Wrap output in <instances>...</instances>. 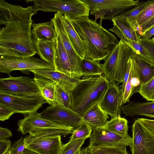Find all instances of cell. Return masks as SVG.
Wrapping results in <instances>:
<instances>
[{
	"instance_id": "obj_19",
	"label": "cell",
	"mask_w": 154,
	"mask_h": 154,
	"mask_svg": "<svg viewBox=\"0 0 154 154\" xmlns=\"http://www.w3.org/2000/svg\"><path fill=\"white\" fill-rule=\"evenodd\" d=\"M141 85L138 67L134 59L131 57V69L125 85L122 106L129 101L130 98L132 95L138 92Z\"/></svg>"
},
{
	"instance_id": "obj_46",
	"label": "cell",
	"mask_w": 154,
	"mask_h": 154,
	"mask_svg": "<svg viewBox=\"0 0 154 154\" xmlns=\"http://www.w3.org/2000/svg\"><path fill=\"white\" fill-rule=\"evenodd\" d=\"M92 149L88 146L86 148L81 149L80 154H92Z\"/></svg>"
},
{
	"instance_id": "obj_24",
	"label": "cell",
	"mask_w": 154,
	"mask_h": 154,
	"mask_svg": "<svg viewBox=\"0 0 154 154\" xmlns=\"http://www.w3.org/2000/svg\"><path fill=\"white\" fill-rule=\"evenodd\" d=\"M32 33L35 41L43 40L55 41L57 33L53 22L51 20L32 25Z\"/></svg>"
},
{
	"instance_id": "obj_38",
	"label": "cell",
	"mask_w": 154,
	"mask_h": 154,
	"mask_svg": "<svg viewBox=\"0 0 154 154\" xmlns=\"http://www.w3.org/2000/svg\"><path fill=\"white\" fill-rule=\"evenodd\" d=\"M26 148L24 139L21 137L11 145L9 150L11 154H22Z\"/></svg>"
},
{
	"instance_id": "obj_50",
	"label": "cell",
	"mask_w": 154,
	"mask_h": 154,
	"mask_svg": "<svg viewBox=\"0 0 154 154\" xmlns=\"http://www.w3.org/2000/svg\"><path fill=\"white\" fill-rule=\"evenodd\" d=\"M152 39L154 42V37H153Z\"/></svg>"
},
{
	"instance_id": "obj_23",
	"label": "cell",
	"mask_w": 154,
	"mask_h": 154,
	"mask_svg": "<svg viewBox=\"0 0 154 154\" xmlns=\"http://www.w3.org/2000/svg\"><path fill=\"white\" fill-rule=\"evenodd\" d=\"M33 78L38 87L46 103L50 105L56 104L55 90L56 83L47 78L34 74Z\"/></svg>"
},
{
	"instance_id": "obj_48",
	"label": "cell",
	"mask_w": 154,
	"mask_h": 154,
	"mask_svg": "<svg viewBox=\"0 0 154 154\" xmlns=\"http://www.w3.org/2000/svg\"><path fill=\"white\" fill-rule=\"evenodd\" d=\"M81 151V148L79 149L75 152V154H80Z\"/></svg>"
},
{
	"instance_id": "obj_22",
	"label": "cell",
	"mask_w": 154,
	"mask_h": 154,
	"mask_svg": "<svg viewBox=\"0 0 154 154\" xmlns=\"http://www.w3.org/2000/svg\"><path fill=\"white\" fill-rule=\"evenodd\" d=\"M63 24L69 39L75 52L82 59L85 57L86 49L71 21L67 16L61 14Z\"/></svg>"
},
{
	"instance_id": "obj_43",
	"label": "cell",
	"mask_w": 154,
	"mask_h": 154,
	"mask_svg": "<svg viewBox=\"0 0 154 154\" xmlns=\"http://www.w3.org/2000/svg\"><path fill=\"white\" fill-rule=\"evenodd\" d=\"M11 142L9 139L0 140V154H4L9 150Z\"/></svg>"
},
{
	"instance_id": "obj_7",
	"label": "cell",
	"mask_w": 154,
	"mask_h": 154,
	"mask_svg": "<svg viewBox=\"0 0 154 154\" xmlns=\"http://www.w3.org/2000/svg\"><path fill=\"white\" fill-rule=\"evenodd\" d=\"M90 8V14L95 16V20L100 18L112 20L126 9L140 3L139 0H82Z\"/></svg>"
},
{
	"instance_id": "obj_42",
	"label": "cell",
	"mask_w": 154,
	"mask_h": 154,
	"mask_svg": "<svg viewBox=\"0 0 154 154\" xmlns=\"http://www.w3.org/2000/svg\"><path fill=\"white\" fill-rule=\"evenodd\" d=\"M137 120L145 128L154 134V120L138 118Z\"/></svg>"
},
{
	"instance_id": "obj_33",
	"label": "cell",
	"mask_w": 154,
	"mask_h": 154,
	"mask_svg": "<svg viewBox=\"0 0 154 154\" xmlns=\"http://www.w3.org/2000/svg\"><path fill=\"white\" fill-rule=\"evenodd\" d=\"M71 93L66 91L56 83L55 100L56 104L71 109Z\"/></svg>"
},
{
	"instance_id": "obj_34",
	"label": "cell",
	"mask_w": 154,
	"mask_h": 154,
	"mask_svg": "<svg viewBox=\"0 0 154 154\" xmlns=\"http://www.w3.org/2000/svg\"><path fill=\"white\" fill-rule=\"evenodd\" d=\"M92 130L87 124L83 123L74 130L70 137L69 141H72L78 139L90 138Z\"/></svg>"
},
{
	"instance_id": "obj_15",
	"label": "cell",
	"mask_w": 154,
	"mask_h": 154,
	"mask_svg": "<svg viewBox=\"0 0 154 154\" xmlns=\"http://www.w3.org/2000/svg\"><path fill=\"white\" fill-rule=\"evenodd\" d=\"M51 20L53 22L68 54L74 78L80 79L83 76L81 70L82 59L77 54L71 43L63 24L61 14L60 13L55 14L54 17Z\"/></svg>"
},
{
	"instance_id": "obj_40",
	"label": "cell",
	"mask_w": 154,
	"mask_h": 154,
	"mask_svg": "<svg viewBox=\"0 0 154 154\" xmlns=\"http://www.w3.org/2000/svg\"><path fill=\"white\" fill-rule=\"evenodd\" d=\"M15 113L11 109L6 106L0 103V120L4 121L8 119L11 116Z\"/></svg>"
},
{
	"instance_id": "obj_35",
	"label": "cell",
	"mask_w": 154,
	"mask_h": 154,
	"mask_svg": "<svg viewBox=\"0 0 154 154\" xmlns=\"http://www.w3.org/2000/svg\"><path fill=\"white\" fill-rule=\"evenodd\" d=\"M138 93L147 100L154 101V77L146 83L141 84Z\"/></svg>"
},
{
	"instance_id": "obj_26",
	"label": "cell",
	"mask_w": 154,
	"mask_h": 154,
	"mask_svg": "<svg viewBox=\"0 0 154 154\" xmlns=\"http://www.w3.org/2000/svg\"><path fill=\"white\" fill-rule=\"evenodd\" d=\"M130 47L135 53L152 64L154 65L152 59L147 51L141 45L140 41L136 42L130 40L125 37L117 28L114 26L109 29Z\"/></svg>"
},
{
	"instance_id": "obj_41",
	"label": "cell",
	"mask_w": 154,
	"mask_h": 154,
	"mask_svg": "<svg viewBox=\"0 0 154 154\" xmlns=\"http://www.w3.org/2000/svg\"><path fill=\"white\" fill-rule=\"evenodd\" d=\"M154 25V16L146 23L141 26L137 27L136 29L141 37L144 33Z\"/></svg>"
},
{
	"instance_id": "obj_32",
	"label": "cell",
	"mask_w": 154,
	"mask_h": 154,
	"mask_svg": "<svg viewBox=\"0 0 154 154\" xmlns=\"http://www.w3.org/2000/svg\"><path fill=\"white\" fill-rule=\"evenodd\" d=\"M154 16V1L137 16L128 20L134 27L143 24Z\"/></svg>"
},
{
	"instance_id": "obj_37",
	"label": "cell",
	"mask_w": 154,
	"mask_h": 154,
	"mask_svg": "<svg viewBox=\"0 0 154 154\" xmlns=\"http://www.w3.org/2000/svg\"><path fill=\"white\" fill-rule=\"evenodd\" d=\"M92 154H129L126 148L99 147L92 149Z\"/></svg>"
},
{
	"instance_id": "obj_4",
	"label": "cell",
	"mask_w": 154,
	"mask_h": 154,
	"mask_svg": "<svg viewBox=\"0 0 154 154\" xmlns=\"http://www.w3.org/2000/svg\"><path fill=\"white\" fill-rule=\"evenodd\" d=\"M17 131L23 135L33 137L60 135L65 137L72 134L73 128L42 118L37 112L31 113L19 120Z\"/></svg>"
},
{
	"instance_id": "obj_13",
	"label": "cell",
	"mask_w": 154,
	"mask_h": 154,
	"mask_svg": "<svg viewBox=\"0 0 154 154\" xmlns=\"http://www.w3.org/2000/svg\"><path fill=\"white\" fill-rule=\"evenodd\" d=\"M132 154H154V134L135 120L132 126Z\"/></svg>"
},
{
	"instance_id": "obj_51",
	"label": "cell",
	"mask_w": 154,
	"mask_h": 154,
	"mask_svg": "<svg viewBox=\"0 0 154 154\" xmlns=\"http://www.w3.org/2000/svg\"><path fill=\"white\" fill-rule=\"evenodd\" d=\"M154 26V25L153 26Z\"/></svg>"
},
{
	"instance_id": "obj_16",
	"label": "cell",
	"mask_w": 154,
	"mask_h": 154,
	"mask_svg": "<svg viewBox=\"0 0 154 154\" xmlns=\"http://www.w3.org/2000/svg\"><path fill=\"white\" fill-rule=\"evenodd\" d=\"M119 83L110 81L109 85L99 103L102 109L112 119L120 116L122 95Z\"/></svg>"
},
{
	"instance_id": "obj_9",
	"label": "cell",
	"mask_w": 154,
	"mask_h": 154,
	"mask_svg": "<svg viewBox=\"0 0 154 154\" xmlns=\"http://www.w3.org/2000/svg\"><path fill=\"white\" fill-rule=\"evenodd\" d=\"M132 140V137L128 134L120 135L103 127L93 131L88 146L92 149L103 147L123 148L130 146Z\"/></svg>"
},
{
	"instance_id": "obj_49",
	"label": "cell",
	"mask_w": 154,
	"mask_h": 154,
	"mask_svg": "<svg viewBox=\"0 0 154 154\" xmlns=\"http://www.w3.org/2000/svg\"><path fill=\"white\" fill-rule=\"evenodd\" d=\"M4 154H11L9 150L6 152Z\"/></svg>"
},
{
	"instance_id": "obj_14",
	"label": "cell",
	"mask_w": 154,
	"mask_h": 154,
	"mask_svg": "<svg viewBox=\"0 0 154 154\" xmlns=\"http://www.w3.org/2000/svg\"><path fill=\"white\" fill-rule=\"evenodd\" d=\"M61 135L35 137L27 135L23 138L26 148L39 154H60L62 146Z\"/></svg>"
},
{
	"instance_id": "obj_5",
	"label": "cell",
	"mask_w": 154,
	"mask_h": 154,
	"mask_svg": "<svg viewBox=\"0 0 154 154\" xmlns=\"http://www.w3.org/2000/svg\"><path fill=\"white\" fill-rule=\"evenodd\" d=\"M135 53L120 39L103 64V75L110 81L122 83L128 61Z\"/></svg>"
},
{
	"instance_id": "obj_11",
	"label": "cell",
	"mask_w": 154,
	"mask_h": 154,
	"mask_svg": "<svg viewBox=\"0 0 154 154\" xmlns=\"http://www.w3.org/2000/svg\"><path fill=\"white\" fill-rule=\"evenodd\" d=\"M45 69L55 70L54 66L41 59L32 56L27 59L0 56V72L10 75L14 70L30 72L33 69Z\"/></svg>"
},
{
	"instance_id": "obj_44",
	"label": "cell",
	"mask_w": 154,
	"mask_h": 154,
	"mask_svg": "<svg viewBox=\"0 0 154 154\" xmlns=\"http://www.w3.org/2000/svg\"><path fill=\"white\" fill-rule=\"evenodd\" d=\"M12 135L11 131L7 128L0 127V140L7 139Z\"/></svg>"
},
{
	"instance_id": "obj_25",
	"label": "cell",
	"mask_w": 154,
	"mask_h": 154,
	"mask_svg": "<svg viewBox=\"0 0 154 154\" xmlns=\"http://www.w3.org/2000/svg\"><path fill=\"white\" fill-rule=\"evenodd\" d=\"M35 45L36 53L40 58L54 67L55 41L38 40L35 41Z\"/></svg>"
},
{
	"instance_id": "obj_2",
	"label": "cell",
	"mask_w": 154,
	"mask_h": 154,
	"mask_svg": "<svg viewBox=\"0 0 154 154\" xmlns=\"http://www.w3.org/2000/svg\"><path fill=\"white\" fill-rule=\"evenodd\" d=\"M70 19L85 47V58L99 62L105 60L118 43L116 37L102 23H98L89 16Z\"/></svg>"
},
{
	"instance_id": "obj_29",
	"label": "cell",
	"mask_w": 154,
	"mask_h": 154,
	"mask_svg": "<svg viewBox=\"0 0 154 154\" xmlns=\"http://www.w3.org/2000/svg\"><path fill=\"white\" fill-rule=\"evenodd\" d=\"M81 70L83 77H91L103 74V64L86 58L82 60Z\"/></svg>"
},
{
	"instance_id": "obj_27",
	"label": "cell",
	"mask_w": 154,
	"mask_h": 154,
	"mask_svg": "<svg viewBox=\"0 0 154 154\" xmlns=\"http://www.w3.org/2000/svg\"><path fill=\"white\" fill-rule=\"evenodd\" d=\"M113 25L117 28L128 38L139 42L141 37L132 23L128 19L113 18L112 20Z\"/></svg>"
},
{
	"instance_id": "obj_17",
	"label": "cell",
	"mask_w": 154,
	"mask_h": 154,
	"mask_svg": "<svg viewBox=\"0 0 154 154\" xmlns=\"http://www.w3.org/2000/svg\"><path fill=\"white\" fill-rule=\"evenodd\" d=\"M29 71L34 74L49 79L71 93L84 79L83 77L82 79H79L55 70L39 69L31 70Z\"/></svg>"
},
{
	"instance_id": "obj_28",
	"label": "cell",
	"mask_w": 154,
	"mask_h": 154,
	"mask_svg": "<svg viewBox=\"0 0 154 154\" xmlns=\"http://www.w3.org/2000/svg\"><path fill=\"white\" fill-rule=\"evenodd\" d=\"M131 57L134 59L138 67L141 85L148 82L154 77V65L135 53Z\"/></svg>"
},
{
	"instance_id": "obj_10",
	"label": "cell",
	"mask_w": 154,
	"mask_h": 154,
	"mask_svg": "<svg viewBox=\"0 0 154 154\" xmlns=\"http://www.w3.org/2000/svg\"><path fill=\"white\" fill-rule=\"evenodd\" d=\"M40 115L43 119L69 126L74 130L83 123L81 115L71 109L58 104L48 107L40 113Z\"/></svg>"
},
{
	"instance_id": "obj_39",
	"label": "cell",
	"mask_w": 154,
	"mask_h": 154,
	"mask_svg": "<svg viewBox=\"0 0 154 154\" xmlns=\"http://www.w3.org/2000/svg\"><path fill=\"white\" fill-rule=\"evenodd\" d=\"M141 45L150 55L154 64V42L152 39L141 37L140 38Z\"/></svg>"
},
{
	"instance_id": "obj_12",
	"label": "cell",
	"mask_w": 154,
	"mask_h": 154,
	"mask_svg": "<svg viewBox=\"0 0 154 154\" xmlns=\"http://www.w3.org/2000/svg\"><path fill=\"white\" fill-rule=\"evenodd\" d=\"M45 101L42 95L36 97H26L0 93V103L11 109L15 113H20L25 117L37 112Z\"/></svg>"
},
{
	"instance_id": "obj_18",
	"label": "cell",
	"mask_w": 154,
	"mask_h": 154,
	"mask_svg": "<svg viewBox=\"0 0 154 154\" xmlns=\"http://www.w3.org/2000/svg\"><path fill=\"white\" fill-rule=\"evenodd\" d=\"M56 33L57 36L55 41V45L54 60L55 70L74 78L68 54L57 31Z\"/></svg>"
},
{
	"instance_id": "obj_1",
	"label": "cell",
	"mask_w": 154,
	"mask_h": 154,
	"mask_svg": "<svg viewBox=\"0 0 154 154\" xmlns=\"http://www.w3.org/2000/svg\"><path fill=\"white\" fill-rule=\"evenodd\" d=\"M0 56L27 59L37 53L32 33L33 6L23 7L0 0Z\"/></svg>"
},
{
	"instance_id": "obj_6",
	"label": "cell",
	"mask_w": 154,
	"mask_h": 154,
	"mask_svg": "<svg viewBox=\"0 0 154 154\" xmlns=\"http://www.w3.org/2000/svg\"><path fill=\"white\" fill-rule=\"evenodd\" d=\"M33 7L37 12H54L67 16L70 19L89 16L88 5L81 0H33Z\"/></svg>"
},
{
	"instance_id": "obj_36",
	"label": "cell",
	"mask_w": 154,
	"mask_h": 154,
	"mask_svg": "<svg viewBox=\"0 0 154 154\" xmlns=\"http://www.w3.org/2000/svg\"><path fill=\"white\" fill-rule=\"evenodd\" d=\"M86 139H78L69 141L65 144L62 145L60 154H75L81 148Z\"/></svg>"
},
{
	"instance_id": "obj_21",
	"label": "cell",
	"mask_w": 154,
	"mask_h": 154,
	"mask_svg": "<svg viewBox=\"0 0 154 154\" xmlns=\"http://www.w3.org/2000/svg\"><path fill=\"white\" fill-rule=\"evenodd\" d=\"M121 109L125 116H145L154 118V101L135 102L129 101L126 105H122Z\"/></svg>"
},
{
	"instance_id": "obj_20",
	"label": "cell",
	"mask_w": 154,
	"mask_h": 154,
	"mask_svg": "<svg viewBox=\"0 0 154 154\" xmlns=\"http://www.w3.org/2000/svg\"><path fill=\"white\" fill-rule=\"evenodd\" d=\"M83 123L88 125L93 131L103 127L108 122L109 117L97 103L82 116Z\"/></svg>"
},
{
	"instance_id": "obj_31",
	"label": "cell",
	"mask_w": 154,
	"mask_h": 154,
	"mask_svg": "<svg viewBox=\"0 0 154 154\" xmlns=\"http://www.w3.org/2000/svg\"><path fill=\"white\" fill-rule=\"evenodd\" d=\"M154 1V0H150L147 1H140L139 4L135 6L133 8L129 10H126L113 18H125L130 20L140 14Z\"/></svg>"
},
{
	"instance_id": "obj_47",
	"label": "cell",
	"mask_w": 154,
	"mask_h": 154,
	"mask_svg": "<svg viewBox=\"0 0 154 154\" xmlns=\"http://www.w3.org/2000/svg\"><path fill=\"white\" fill-rule=\"evenodd\" d=\"M22 154H39L26 148Z\"/></svg>"
},
{
	"instance_id": "obj_45",
	"label": "cell",
	"mask_w": 154,
	"mask_h": 154,
	"mask_svg": "<svg viewBox=\"0 0 154 154\" xmlns=\"http://www.w3.org/2000/svg\"><path fill=\"white\" fill-rule=\"evenodd\" d=\"M154 35V26L148 29L145 32L141 37H143L147 38H149Z\"/></svg>"
},
{
	"instance_id": "obj_30",
	"label": "cell",
	"mask_w": 154,
	"mask_h": 154,
	"mask_svg": "<svg viewBox=\"0 0 154 154\" xmlns=\"http://www.w3.org/2000/svg\"><path fill=\"white\" fill-rule=\"evenodd\" d=\"M103 127L106 129L120 135H128V121L120 116L111 119Z\"/></svg>"
},
{
	"instance_id": "obj_8",
	"label": "cell",
	"mask_w": 154,
	"mask_h": 154,
	"mask_svg": "<svg viewBox=\"0 0 154 154\" xmlns=\"http://www.w3.org/2000/svg\"><path fill=\"white\" fill-rule=\"evenodd\" d=\"M0 93L26 97L42 95L33 78L23 76L1 78Z\"/></svg>"
},
{
	"instance_id": "obj_3",
	"label": "cell",
	"mask_w": 154,
	"mask_h": 154,
	"mask_svg": "<svg viewBox=\"0 0 154 154\" xmlns=\"http://www.w3.org/2000/svg\"><path fill=\"white\" fill-rule=\"evenodd\" d=\"M83 77L71 94V109L81 116L100 102L110 82L103 75Z\"/></svg>"
}]
</instances>
